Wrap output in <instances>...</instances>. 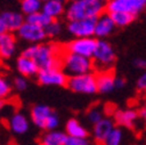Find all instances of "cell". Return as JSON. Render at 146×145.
I'll list each match as a JSON object with an SVG mask.
<instances>
[{"instance_id": "obj_1", "label": "cell", "mask_w": 146, "mask_h": 145, "mask_svg": "<svg viewBox=\"0 0 146 145\" xmlns=\"http://www.w3.org/2000/svg\"><path fill=\"white\" fill-rule=\"evenodd\" d=\"M22 55L31 58L38 66L40 71L59 67V65H62V59L57 55L56 48L49 44H34L27 48Z\"/></svg>"}, {"instance_id": "obj_2", "label": "cell", "mask_w": 146, "mask_h": 145, "mask_svg": "<svg viewBox=\"0 0 146 145\" xmlns=\"http://www.w3.org/2000/svg\"><path fill=\"white\" fill-rule=\"evenodd\" d=\"M104 6L102 1H88V0H74L66 11V16L70 21L99 17L103 13Z\"/></svg>"}, {"instance_id": "obj_3", "label": "cell", "mask_w": 146, "mask_h": 145, "mask_svg": "<svg viewBox=\"0 0 146 145\" xmlns=\"http://www.w3.org/2000/svg\"><path fill=\"white\" fill-rule=\"evenodd\" d=\"M62 67L66 76L74 77L90 73L93 69V62L88 57L80 56L73 52H67L62 58Z\"/></svg>"}, {"instance_id": "obj_4", "label": "cell", "mask_w": 146, "mask_h": 145, "mask_svg": "<svg viewBox=\"0 0 146 145\" xmlns=\"http://www.w3.org/2000/svg\"><path fill=\"white\" fill-rule=\"evenodd\" d=\"M73 92L84 94H94L98 92V80L93 73L70 77L66 84Z\"/></svg>"}, {"instance_id": "obj_5", "label": "cell", "mask_w": 146, "mask_h": 145, "mask_svg": "<svg viewBox=\"0 0 146 145\" xmlns=\"http://www.w3.org/2000/svg\"><path fill=\"white\" fill-rule=\"evenodd\" d=\"M94 62L95 65L103 71L110 69L115 63V51L113 47L106 41H98L96 50L94 52Z\"/></svg>"}, {"instance_id": "obj_6", "label": "cell", "mask_w": 146, "mask_h": 145, "mask_svg": "<svg viewBox=\"0 0 146 145\" xmlns=\"http://www.w3.org/2000/svg\"><path fill=\"white\" fill-rule=\"evenodd\" d=\"M146 6V0H109L106 8L108 13L126 12L133 15L138 14Z\"/></svg>"}, {"instance_id": "obj_7", "label": "cell", "mask_w": 146, "mask_h": 145, "mask_svg": "<svg viewBox=\"0 0 146 145\" xmlns=\"http://www.w3.org/2000/svg\"><path fill=\"white\" fill-rule=\"evenodd\" d=\"M98 17H89V19H81L70 21L67 29L68 31L78 39L92 37L95 35V25Z\"/></svg>"}, {"instance_id": "obj_8", "label": "cell", "mask_w": 146, "mask_h": 145, "mask_svg": "<svg viewBox=\"0 0 146 145\" xmlns=\"http://www.w3.org/2000/svg\"><path fill=\"white\" fill-rule=\"evenodd\" d=\"M37 79L45 86H64L67 84V76L59 67L41 70L37 74Z\"/></svg>"}, {"instance_id": "obj_9", "label": "cell", "mask_w": 146, "mask_h": 145, "mask_svg": "<svg viewBox=\"0 0 146 145\" xmlns=\"http://www.w3.org/2000/svg\"><path fill=\"white\" fill-rule=\"evenodd\" d=\"M96 45H98L96 40L92 37H82V39H77L74 41H72L67 45V50L68 52H73V53H77V55L90 58L93 57L94 52L96 50Z\"/></svg>"}, {"instance_id": "obj_10", "label": "cell", "mask_w": 146, "mask_h": 145, "mask_svg": "<svg viewBox=\"0 0 146 145\" xmlns=\"http://www.w3.org/2000/svg\"><path fill=\"white\" fill-rule=\"evenodd\" d=\"M17 36L23 41L31 42V43H38L46 37V33L44 28H41L38 26H35L26 21L21 26V28L17 30Z\"/></svg>"}, {"instance_id": "obj_11", "label": "cell", "mask_w": 146, "mask_h": 145, "mask_svg": "<svg viewBox=\"0 0 146 145\" xmlns=\"http://www.w3.org/2000/svg\"><path fill=\"white\" fill-rule=\"evenodd\" d=\"M115 22L110 14H101L96 19L95 25V35L98 37H106L110 34L115 28Z\"/></svg>"}, {"instance_id": "obj_12", "label": "cell", "mask_w": 146, "mask_h": 145, "mask_svg": "<svg viewBox=\"0 0 146 145\" xmlns=\"http://www.w3.org/2000/svg\"><path fill=\"white\" fill-rule=\"evenodd\" d=\"M52 114H53V112L51 110L50 107H48L45 104H37V106H35L31 110V118L37 126L45 129L46 122Z\"/></svg>"}, {"instance_id": "obj_13", "label": "cell", "mask_w": 146, "mask_h": 145, "mask_svg": "<svg viewBox=\"0 0 146 145\" xmlns=\"http://www.w3.org/2000/svg\"><path fill=\"white\" fill-rule=\"evenodd\" d=\"M0 17H1L7 31H17L25 23L23 16L16 12H4L0 14Z\"/></svg>"}, {"instance_id": "obj_14", "label": "cell", "mask_w": 146, "mask_h": 145, "mask_svg": "<svg viewBox=\"0 0 146 145\" xmlns=\"http://www.w3.org/2000/svg\"><path fill=\"white\" fill-rule=\"evenodd\" d=\"M114 129V124L108 118H102L100 122H98L96 124H94V137L95 140L103 145L104 140L107 139V137L109 136Z\"/></svg>"}, {"instance_id": "obj_15", "label": "cell", "mask_w": 146, "mask_h": 145, "mask_svg": "<svg viewBox=\"0 0 146 145\" xmlns=\"http://www.w3.org/2000/svg\"><path fill=\"white\" fill-rule=\"evenodd\" d=\"M16 67H17V71L25 77H33L35 74H38L40 72V69L36 65V63L31 58L26 57L23 55L17 58Z\"/></svg>"}, {"instance_id": "obj_16", "label": "cell", "mask_w": 146, "mask_h": 145, "mask_svg": "<svg viewBox=\"0 0 146 145\" xmlns=\"http://www.w3.org/2000/svg\"><path fill=\"white\" fill-rule=\"evenodd\" d=\"M16 50V43L14 36L6 33L1 35V44H0V58L9 59Z\"/></svg>"}, {"instance_id": "obj_17", "label": "cell", "mask_w": 146, "mask_h": 145, "mask_svg": "<svg viewBox=\"0 0 146 145\" xmlns=\"http://www.w3.org/2000/svg\"><path fill=\"white\" fill-rule=\"evenodd\" d=\"M115 79L116 77L113 76L111 72L109 71H103L96 77L98 80V90H100L101 93H109L115 87Z\"/></svg>"}, {"instance_id": "obj_18", "label": "cell", "mask_w": 146, "mask_h": 145, "mask_svg": "<svg viewBox=\"0 0 146 145\" xmlns=\"http://www.w3.org/2000/svg\"><path fill=\"white\" fill-rule=\"evenodd\" d=\"M42 11L51 19H57L64 12V0H46L42 6Z\"/></svg>"}, {"instance_id": "obj_19", "label": "cell", "mask_w": 146, "mask_h": 145, "mask_svg": "<svg viewBox=\"0 0 146 145\" xmlns=\"http://www.w3.org/2000/svg\"><path fill=\"white\" fill-rule=\"evenodd\" d=\"M138 114L133 109H125V110H118L115 114V118L119 125L126 126V128H132L137 121Z\"/></svg>"}, {"instance_id": "obj_20", "label": "cell", "mask_w": 146, "mask_h": 145, "mask_svg": "<svg viewBox=\"0 0 146 145\" xmlns=\"http://www.w3.org/2000/svg\"><path fill=\"white\" fill-rule=\"evenodd\" d=\"M28 126H29V123L27 117L20 113L14 114L9 120V128L15 134H20V135L25 134L28 130Z\"/></svg>"}, {"instance_id": "obj_21", "label": "cell", "mask_w": 146, "mask_h": 145, "mask_svg": "<svg viewBox=\"0 0 146 145\" xmlns=\"http://www.w3.org/2000/svg\"><path fill=\"white\" fill-rule=\"evenodd\" d=\"M66 139H67V136L63 132L49 131L41 137L40 143L41 145H65Z\"/></svg>"}, {"instance_id": "obj_22", "label": "cell", "mask_w": 146, "mask_h": 145, "mask_svg": "<svg viewBox=\"0 0 146 145\" xmlns=\"http://www.w3.org/2000/svg\"><path fill=\"white\" fill-rule=\"evenodd\" d=\"M66 134H67V136H71V137L86 138L87 130L84 128V126L76 118H71L66 123Z\"/></svg>"}, {"instance_id": "obj_23", "label": "cell", "mask_w": 146, "mask_h": 145, "mask_svg": "<svg viewBox=\"0 0 146 145\" xmlns=\"http://www.w3.org/2000/svg\"><path fill=\"white\" fill-rule=\"evenodd\" d=\"M53 19H51L50 16H48L43 11H40L37 13H34L31 15L27 16V22L33 23L35 26H38L41 28H45Z\"/></svg>"}, {"instance_id": "obj_24", "label": "cell", "mask_w": 146, "mask_h": 145, "mask_svg": "<svg viewBox=\"0 0 146 145\" xmlns=\"http://www.w3.org/2000/svg\"><path fill=\"white\" fill-rule=\"evenodd\" d=\"M42 0H21V9L27 16L42 11Z\"/></svg>"}, {"instance_id": "obj_25", "label": "cell", "mask_w": 146, "mask_h": 145, "mask_svg": "<svg viewBox=\"0 0 146 145\" xmlns=\"http://www.w3.org/2000/svg\"><path fill=\"white\" fill-rule=\"evenodd\" d=\"M109 14L111 15L115 25L118 27L127 26L135 20V15L131 13H126V12H115V13H109Z\"/></svg>"}, {"instance_id": "obj_26", "label": "cell", "mask_w": 146, "mask_h": 145, "mask_svg": "<svg viewBox=\"0 0 146 145\" xmlns=\"http://www.w3.org/2000/svg\"><path fill=\"white\" fill-rule=\"evenodd\" d=\"M123 139V132L118 128H114L113 131L109 134L107 139L104 140L103 145H121Z\"/></svg>"}, {"instance_id": "obj_27", "label": "cell", "mask_w": 146, "mask_h": 145, "mask_svg": "<svg viewBox=\"0 0 146 145\" xmlns=\"http://www.w3.org/2000/svg\"><path fill=\"white\" fill-rule=\"evenodd\" d=\"M44 29H45L46 36H49V37H54V36H57V35L60 34V31H62V25L58 21L52 20Z\"/></svg>"}, {"instance_id": "obj_28", "label": "cell", "mask_w": 146, "mask_h": 145, "mask_svg": "<svg viewBox=\"0 0 146 145\" xmlns=\"http://www.w3.org/2000/svg\"><path fill=\"white\" fill-rule=\"evenodd\" d=\"M88 121L90 123H93V124H96L98 122H100L102 118H103V114H102V110L100 109V108H92L89 112H88Z\"/></svg>"}, {"instance_id": "obj_29", "label": "cell", "mask_w": 146, "mask_h": 145, "mask_svg": "<svg viewBox=\"0 0 146 145\" xmlns=\"http://www.w3.org/2000/svg\"><path fill=\"white\" fill-rule=\"evenodd\" d=\"M11 92V85L4 77H0V100H4Z\"/></svg>"}, {"instance_id": "obj_30", "label": "cell", "mask_w": 146, "mask_h": 145, "mask_svg": "<svg viewBox=\"0 0 146 145\" xmlns=\"http://www.w3.org/2000/svg\"><path fill=\"white\" fill-rule=\"evenodd\" d=\"M65 145H88V142L86 138H78V137L67 136Z\"/></svg>"}, {"instance_id": "obj_31", "label": "cell", "mask_w": 146, "mask_h": 145, "mask_svg": "<svg viewBox=\"0 0 146 145\" xmlns=\"http://www.w3.org/2000/svg\"><path fill=\"white\" fill-rule=\"evenodd\" d=\"M14 86L17 90H25L28 86V82H27L25 77H17L14 80Z\"/></svg>"}, {"instance_id": "obj_32", "label": "cell", "mask_w": 146, "mask_h": 145, "mask_svg": "<svg viewBox=\"0 0 146 145\" xmlns=\"http://www.w3.org/2000/svg\"><path fill=\"white\" fill-rule=\"evenodd\" d=\"M137 87H138L139 90H144V92H146V71L144 72V73L140 76V78L138 79Z\"/></svg>"}, {"instance_id": "obj_33", "label": "cell", "mask_w": 146, "mask_h": 145, "mask_svg": "<svg viewBox=\"0 0 146 145\" xmlns=\"http://www.w3.org/2000/svg\"><path fill=\"white\" fill-rule=\"evenodd\" d=\"M135 65L138 67V69H146V61L140 58V59H136L135 61Z\"/></svg>"}, {"instance_id": "obj_34", "label": "cell", "mask_w": 146, "mask_h": 145, "mask_svg": "<svg viewBox=\"0 0 146 145\" xmlns=\"http://www.w3.org/2000/svg\"><path fill=\"white\" fill-rule=\"evenodd\" d=\"M124 79H122V78H116L115 79V87L116 88H122L123 86H124Z\"/></svg>"}, {"instance_id": "obj_35", "label": "cell", "mask_w": 146, "mask_h": 145, "mask_svg": "<svg viewBox=\"0 0 146 145\" xmlns=\"http://www.w3.org/2000/svg\"><path fill=\"white\" fill-rule=\"evenodd\" d=\"M6 33H7V29H6V27H5V25L1 20V17H0V35L6 34Z\"/></svg>"}, {"instance_id": "obj_36", "label": "cell", "mask_w": 146, "mask_h": 145, "mask_svg": "<svg viewBox=\"0 0 146 145\" xmlns=\"http://www.w3.org/2000/svg\"><path fill=\"white\" fill-rule=\"evenodd\" d=\"M140 116H141V118H144L146 121V102H145V104L143 106V108L140 109Z\"/></svg>"}, {"instance_id": "obj_37", "label": "cell", "mask_w": 146, "mask_h": 145, "mask_svg": "<svg viewBox=\"0 0 146 145\" xmlns=\"http://www.w3.org/2000/svg\"><path fill=\"white\" fill-rule=\"evenodd\" d=\"M4 107H5V101H4V100H0V112L3 110Z\"/></svg>"}, {"instance_id": "obj_38", "label": "cell", "mask_w": 146, "mask_h": 145, "mask_svg": "<svg viewBox=\"0 0 146 145\" xmlns=\"http://www.w3.org/2000/svg\"><path fill=\"white\" fill-rule=\"evenodd\" d=\"M88 1H102V0H88Z\"/></svg>"}, {"instance_id": "obj_39", "label": "cell", "mask_w": 146, "mask_h": 145, "mask_svg": "<svg viewBox=\"0 0 146 145\" xmlns=\"http://www.w3.org/2000/svg\"><path fill=\"white\" fill-rule=\"evenodd\" d=\"M0 44H1V35H0Z\"/></svg>"}, {"instance_id": "obj_40", "label": "cell", "mask_w": 146, "mask_h": 145, "mask_svg": "<svg viewBox=\"0 0 146 145\" xmlns=\"http://www.w3.org/2000/svg\"><path fill=\"white\" fill-rule=\"evenodd\" d=\"M42 1H46V0H42Z\"/></svg>"}, {"instance_id": "obj_41", "label": "cell", "mask_w": 146, "mask_h": 145, "mask_svg": "<svg viewBox=\"0 0 146 145\" xmlns=\"http://www.w3.org/2000/svg\"><path fill=\"white\" fill-rule=\"evenodd\" d=\"M71 1H74V0H71Z\"/></svg>"}, {"instance_id": "obj_42", "label": "cell", "mask_w": 146, "mask_h": 145, "mask_svg": "<svg viewBox=\"0 0 146 145\" xmlns=\"http://www.w3.org/2000/svg\"><path fill=\"white\" fill-rule=\"evenodd\" d=\"M108 1H109V0H108Z\"/></svg>"}]
</instances>
